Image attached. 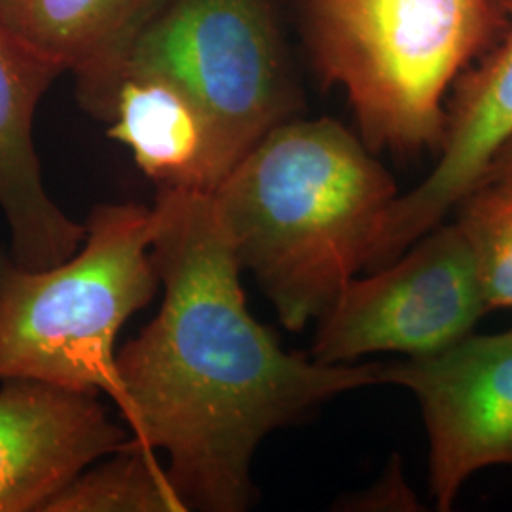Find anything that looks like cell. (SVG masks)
<instances>
[{"mask_svg":"<svg viewBox=\"0 0 512 512\" xmlns=\"http://www.w3.org/2000/svg\"><path fill=\"white\" fill-rule=\"evenodd\" d=\"M152 258L164 302L118 351L131 440L164 452L190 511H247L260 442L330 399L382 384V365L287 351L247 308L211 194L160 188Z\"/></svg>","mask_w":512,"mask_h":512,"instance_id":"6da1fadb","label":"cell"},{"mask_svg":"<svg viewBox=\"0 0 512 512\" xmlns=\"http://www.w3.org/2000/svg\"><path fill=\"white\" fill-rule=\"evenodd\" d=\"M399 194L359 133L329 116H296L270 129L211 198L241 270L296 332L372 270Z\"/></svg>","mask_w":512,"mask_h":512,"instance_id":"7a4b0ae2","label":"cell"},{"mask_svg":"<svg viewBox=\"0 0 512 512\" xmlns=\"http://www.w3.org/2000/svg\"><path fill=\"white\" fill-rule=\"evenodd\" d=\"M313 67L348 97L366 147L397 156L439 148L446 103L492 46L497 0H302Z\"/></svg>","mask_w":512,"mask_h":512,"instance_id":"3957f363","label":"cell"},{"mask_svg":"<svg viewBox=\"0 0 512 512\" xmlns=\"http://www.w3.org/2000/svg\"><path fill=\"white\" fill-rule=\"evenodd\" d=\"M158 215L101 203L67 260L25 268L0 247V382L38 380L105 395L126 414L116 340L160 287L152 258Z\"/></svg>","mask_w":512,"mask_h":512,"instance_id":"277c9868","label":"cell"},{"mask_svg":"<svg viewBox=\"0 0 512 512\" xmlns=\"http://www.w3.org/2000/svg\"><path fill=\"white\" fill-rule=\"evenodd\" d=\"M128 74H158L190 93L230 167L302 110L277 0H165L112 67L95 116L105 120L112 88Z\"/></svg>","mask_w":512,"mask_h":512,"instance_id":"5b68a950","label":"cell"},{"mask_svg":"<svg viewBox=\"0 0 512 512\" xmlns=\"http://www.w3.org/2000/svg\"><path fill=\"white\" fill-rule=\"evenodd\" d=\"M490 311L456 222H440L384 266L357 275L319 321L311 357L349 365L372 353L425 357L475 332Z\"/></svg>","mask_w":512,"mask_h":512,"instance_id":"8992f818","label":"cell"},{"mask_svg":"<svg viewBox=\"0 0 512 512\" xmlns=\"http://www.w3.org/2000/svg\"><path fill=\"white\" fill-rule=\"evenodd\" d=\"M382 384L420 404L439 511H452L476 473L512 465V329L471 332L437 353L382 365Z\"/></svg>","mask_w":512,"mask_h":512,"instance_id":"52a82bcc","label":"cell"},{"mask_svg":"<svg viewBox=\"0 0 512 512\" xmlns=\"http://www.w3.org/2000/svg\"><path fill=\"white\" fill-rule=\"evenodd\" d=\"M505 23L492 46L459 74L448 103L437 162L399 194L385 219L372 270L404 253L486 179L512 141V0H497Z\"/></svg>","mask_w":512,"mask_h":512,"instance_id":"ba28073f","label":"cell"},{"mask_svg":"<svg viewBox=\"0 0 512 512\" xmlns=\"http://www.w3.org/2000/svg\"><path fill=\"white\" fill-rule=\"evenodd\" d=\"M97 399L38 380L0 382V512H44L74 476L128 444L131 433Z\"/></svg>","mask_w":512,"mask_h":512,"instance_id":"9c48e42d","label":"cell"},{"mask_svg":"<svg viewBox=\"0 0 512 512\" xmlns=\"http://www.w3.org/2000/svg\"><path fill=\"white\" fill-rule=\"evenodd\" d=\"M59 71L0 19V211L10 255L25 268L67 260L86 238L48 194L35 147V114Z\"/></svg>","mask_w":512,"mask_h":512,"instance_id":"30bf717a","label":"cell"},{"mask_svg":"<svg viewBox=\"0 0 512 512\" xmlns=\"http://www.w3.org/2000/svg\"><path fill=\"white\" fill-rule=\"evenodd\" d=\"M105 122L110 139L129 148L158 188L213 194L232 169L209 114L164 76H122L110 93Z\"/></svg>","mask_w":512,"mask_h":512,"instance_id":"8fae6325","label":"cell"},{"mask_svg":"<svg viewBox=\"0 0 512 512\" xmlns=\"http://www.w3.org/2000/svg\"><path fill=\"white\" fill-rule=\"evenodd\" d=\"M165 0H0V19L31 50L71 73L92 112L112 67Z\"/></svg>","mask_w":512,"mask_h":512,"instance_id":"7c38bea8","label":"cell"},{"mask_svg":"<svg viewBox=\"0 0 512 512\" xmlns=\"http://www.w3.org/2000/svg\"><path fill=\"white\" fill-rule=\"evenodd\" d=\"M183 495L154 450L128 444L86 467L44 512H186Z\"/></svg>","mask_w":512,"mask_h":512,"instance_id":"4fadbf2b","label":"cell"},{"mask_svg":"<svg viewBox=\"0 0 512 512\" xmlns=\"http://www.w3.org/2000/svg\"><path fill=\"white\" fill-rule=\"evenodd\" d=\"M490 310H512V183H482L458 207Z\"/></svg>","mask_w":512,"mask_h":512,"instance_id":"5bb4252c","label":"cell"},{"mask_svg":"<svg viewBox=\"0 0 512 512\" xmlns=\"http://www.w3.org/2000/svg\"><path fill=\"white\" fill-rule=\"evenodd\" d=\"M482 183H512V141L499 152Z\"/></svg>","mask_w":512,"mask_h":512,"instance_id":"9a60e30c","label":"cell"}]
</instances>
